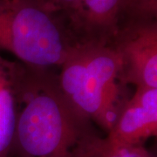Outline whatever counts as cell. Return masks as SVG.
Here are the masks:
<instances>
[{
	"label": "cell",
	"instance_id": "6da1fadb",
	"mask_svg": "<svg viewBox=\"0 0 157 157\" xmlns=\"http://www.w3.org/2000/svg\"><path fill=\"white\" fill-rule=\"evenodd\" d=\"M11 67L17 102V126L12 155L73 157L80 144L94 135L91 121L74 110L50 70Z\"/></svg>",
	"mask_w": 157,
	"mask_h": 157
},
{
	"label": "cell",
	"instance_id": "7a4b0ae2",
	"mask_svg": "<svg viewBox=\"0 0 157 157\" xmlns=\"http://www.w3.org/2000/svg\"><path fill=\"white\" fill-rule=\"evenodd\" d=\"M59 68L58 83L70 105L107 134L126 102L116 49L106 43L76 42Z\"/></svg>",
	"mask_w": 157,
	"mask_h": 157
},
{
	"label": "cell",
	"instance_id": "3957f363",
	"mask_svg": "<svg viewBox=\"0 0 157 157\" xmlns=\"http://www.w3.org/2000/svg\"><path fill=\"white\" fill-rule=\"evenodd\" d=\"M74 44L65 37L45 6L32 0H0V50L25 66L59 67Z\"/></svg>",
	"mask_w": 157,
	"mask_h": 157
},
{
	"label": "cell",
	"instance_id": "277c9868",
	"mask_svg": "<svg viewBox=\"0 0 157 157\" xmlns=\"http://www.w3.org/2000/svg\"><path fill=\"white\" fill-rule=\"evenodd\" d=\"M121 61L123 85L157 88V23L139 20L111 43Z\"/></svg>",
	"mask_w": 157,
	"mask_h": 157
},
{
	"label": "cell",
	"instance_id": "5b68a950",
	"mask_svg": "<svg viewBox=\"0 0 157 157\" xmlns=\"http://www.w3.org/2000/svg\"><path fill=\"white\" fill-rule=\"evenodd\" d=\"M150 137H157V88L136 87L104 139L113 146H133Z\"/></svg>",
	"mask_w": 157,
	"mask_h": 157
},
{
	"label": "cell",
	"instance_id": "8992f818",
	"mask_svg": "<svg viewBox=\"0 0 157 157\" xmlns=\"http://www.w3.org/2000/svg\"><path fill=\"white\" fill-rule=\"evenodd\" d=\"M11 67L4 63L0 70V157H11L17 126V107Z\"/></svg>",
	"mask_w": 157,
	"mask_h": 157
},
{
	"label": "cell",
	"instance_id": "52a82bcc",
	"mask_svg": "<svg viewBox=\"0 0 157 157\" xmlns=\"http://www.w3.org/2000/svg\"><path fill=\"white\" fill-rule=\"evenodd\" d=\"M127 0H81L75 16L90 32L113 33Z\"/></svg>",
	"mask_w": 157,
	"mask_h": 157
},
{
	"label": "cell",
	"instance_id": "ba28073f",
	"mask_svg": "<svg viewBox=\"0 0 157 157\" xmlns=\"http://www.w3.org/2000/svg\"><path fill=\"white\" fill-rule=\"evenodd\" d=\"M73 157H157L143 145L113 146L94 134L81 143Z\"/></svg>",
	"mask_w": 157,
	"mask_h": 157
},
{
	"label": "cell",
	"instance_id": "9c48e42d",
	"mask_svg": "<svg viewBox=\"0 0 157 157\" xmlns=\"http://www.w3.org/2000/svg\"><path fill=\"white\" fill-rule=\"evenodd\" d=\"M126 8L139 17V20L157 23V0H127Z\"/></svg>",
	"mask_w": 157,
	"mask_h": 157
},
{
	"label": "cell",
	"instance_id": "30bf717a",
	"mask_svg": "<svg viewBox=\"0 0 157 157\" xmlns=\"http://www.w3.org/2000/svg\"><path fill=\"white\" fill-rule=\"evenodd\" d=\"M81 0H50L51 4L56 7H62L75 12V16L78 13Z\"/></svg>",
	"mask_w": 157,
	"mask_h": 157
},
{
	"label": "cell",
	"instance_id": "8fae6325",
	"mask_svg": "<svg viewBox=\"0 0 157 157\" xmlns=\"http://www.w3.org/2000/svg\"><path fill=\"white\" fill-rule=\"evenodd\" d=\"M4 63H5V61L0 58V70L2 69V67H3V66H4Z\"/></svg>",
	"mask_w": 157,
	"mask_h": 157
},
{
	"label": "cell",
	"instance_id": "7c38bea8",
	"mask_svg": "<svg viewBox=\"0 0 157 157\" xmlns=\"http://www.w3.org/2000/svg\"><path fill=\"white\" fill-rule=\"evenodd\" d=\"M153 153H154V154H155V155H157V147H156V151L153 152Z\"/></svg>",
	"mask_w": 157,
	"mask_h": 157
}]
</instances>
